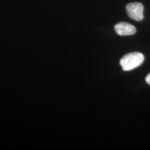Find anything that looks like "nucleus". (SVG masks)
<instances>
[{"label":"nucleus","instance_id":"1","mask_svg":"<svg viewBox=\"0 0 150 150\" xmlns=\"http://www.w3.org/2000/svg\"><path fill=\"white\" fill-rule=\"evenodd\" d=\"M144 54L140 52H132L123 56L120 60V64L123 71H128L138 67L144 61Z\"/></svg>","mask_w":150,"mask_h":150},{"label":"nucleus","instance_id":"2","mask_svg":"<svg viewBox=\"0 0 150 150\" xmlns=\"http://www.w3.org/2000/svg\"><path fill=\"white\" fill-rule=\"evenodd\" d=\"M126 10L128 16L137 21L144 18V6L139 2H134L127 4Z\"/></svg>","mask_w":150,"mask_h":150},{"label":"nucleus","instance_id":"3","mask_svg":"<svg viewBox=\"0 0 150 150\" xmlns=\"http://www.w3.org/2000/svg\"><path fill=\"white\" fill-rule=\"evenodd\" d=\"M115 30L118 35L120 36L132 35L136 32V29L134 26L125 22L116 24L115 26Z\"/></svg>","mask_w":150,"mask_h":150},{"label":"nucleus","instance_id":"4","mask_svg":"<svg viewBox=\"0 0 150 150\" xmlns=\"http://www.w3.org/2000/svg\"><path fill=\"white\" fill-rule=\"evenodd\" d=\"M146 82L148 84L150 85V73L146 76Z\"/></svg>","mask_w":150,"mask_h":150}]
</instances>
